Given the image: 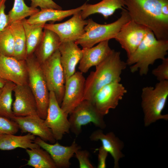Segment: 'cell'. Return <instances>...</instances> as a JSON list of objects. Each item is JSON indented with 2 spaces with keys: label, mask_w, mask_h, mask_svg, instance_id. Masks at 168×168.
<instances>
[{
  "label": "cell",
  "mask_w": 168,
  "mask_h": 168,
  "mask_svg": "<svg viewBox=\"0 0 168 168\" xmlns=\"http://www.w3.org/2000/svg\"><path fill=\"white\" fill-rule=\"evenodd\" d=\"M40 65L49 90L54 93L60 105L64 94L65 80L58 49Z\"/></svg>",
  "instance_id": "obj_8"
},
{
  "label": "cell",
  "mask_w": 168,
  "mask_h": 168,
  "mask_svg": "<svg viewBox=\"0 0 168 168\" xmlns=\"http://www.w3.org/2000/svg\"><path fill=\"white\" fill-rule=\"evenodd\" d=\"M89 138L92 141H100L102 146L111 155L114 160V168H119V161L124 156L122 152L123 142L113 132L104 134L101 129L94 131Z\"/></svg>",
  "instance_id": "obj_20"
},
{
  "label": "cell",
  "mask_w": 168,
  "mask_h": 168,
  "mask_svg": "<svg viewBox=\"0 0 168 168\" xmlns=\"http://www.w3.org/2000/svg\"><path fill=\"white\" fill-rule=\"evenodd\" d=\"M7 0H0V31L9 26L7 14L5 12V3Z\"/></svg>",
  "instance_id": "obj_35"
},
{
  "label": "cell",
  "mask_w": 168,
  "mask_h": 168,
  "mask_svg": "<svg viewBox=\"0 0 168 168\" xmlns=\"http://www.w3.org/2000/svg\"><path fill=\"white\" fill-rule=\"evenodd\" d=\"M74 155L78 161L80 168H95L89 160L90 154L88 151L78 150Z\"/></svg>",
  "instance_id": "obj_33"
},
{
  "label": "cell",
  "mask_w": 168,
  "mask_h": 168,
  "mask_svg": "<svg viewBox=\"0 0 168 168\" xmlns=\"http://www.w3.org/2000/svg\"><path fill=\"white\" fill-rule=\"evenodd\" d=\"M149 30L131 19L122 26L114 39L125 50L128 58L135 51Z\"/></svg>",
  "instance_id": "obj_10"
},
{
  "label": "cell",
  "mask_w": 168,
  "mask_h": 168,
  "mask_svg": "<svg viewBox=\"0 0 168 168\" xmlns=\"http://www.w3.org/2000/svg\"><path fill=\"white\" fill-rule=\"evenodd\" d=\"M14 43L13 57L19 60H26L27 57L26 40L22 21L13 22L8 26Z\"/></svg>",
  "instance_id": "obj_25"
},
{
  "label": "cell",
  "mask_w": 168,
  "mask_h": 168,
  "mask_svg": "<svg viewBox=\"0 0 168 168\" xmlns=\"http://www.w3.org/2000/svg\"><path fill=\"white\" fill-rule=\"evenodd\" d=\"M109 41H102L91 47L82 48V56L78 67L80 72H87L91 68L100 64L114 50L110 47Z\"/></svg>",
  "instance_id": "obj_18"
},
{
  "label": "cell",
  "mask_w": 168,
  "mask_h": 168,
  "mask_svg": "<svg viewBox=\"0 0 168 168\" xmlns=\"http://www.w3.org/2000/svg\"><path fill=\"white\" fill-rule=\"evenodd\" d=\"M61 42L54 32L44 29L42 38L34 54L38 61L42 63L58 49Z\"/></svg>",
  "instance_id": "obj_22"
},
{
  "label": "cell",
  "mask_w": 168,
  "mask_h": 168,
  "mask_svg": "<svg viewBox=\"0 0 168 168\" xmlns=\"http://www.w3.org/2000/svg\"><path fill=\"white\" fill-rule=\"evenodd\" d=\"M69 114L70 131L76 136L82 133V126L89 123H92L101 129L106 127L104 116L99 112L90 100L82 101Z\"/></svg>",
  "instance_id": "obj_7"
},
{
  "label": "cell",
  "mask_w": 168,
  "mask_h": 168,
  "mask_svg": "<svg viewBox=\"0 0 168 168\" xmlns=\"http://www.w3.org/2000/svg\"><path fill=\"white\" fill-rule=\"evenodd\" d=\"M0 77L16 85L27 84L28 72L26 60L0 54Z\"/></svg>",
  "instance_id": "obj_14"
},
{
  "label": "cell",
  "mask_w": 168,
  "mask_h": 168,
  "mask_svg": "<svg viewBox=\"0 0 168 168\" xmlns=\"http://www.w3.org/2000/svg\"><path fill=\"white\" fill-rule=\"evenodd\" d=\"M35 135L28 133L23 136L5 134L0 135V150L9 151L21 148L26 150L39 147L34 142Z\"/></svg>",
  "instance_id": "obj_24"
},
{
  "label": "cell",
  "mask_w": 168,
  "mask_h": 168,
  "mask_svg": "<svg viewBox=\"0 0 168 168\" xmlns=\"http://www.w3.org/2000/svg\"><path fill=\"white\" fill-rule=\"evenodd\" d=\"M16 85L7 81L0 93V116L11 120L15 116L12 110V93Z\"/></svg>",
  "instance_id": "obj_28"
},
{
  "label": "cell",
  "mask_w": 168,
  "mask_h": 168,
  "mask_svg": "<svg viewBox=\"0 0 168 168\" xmlns=\"http://www.w3.org/2000/svg\"><path fill=\"white\" fill-rule=\"evenodd\" d=\"M13 92L15 100L12 110L15 116L38 115L36 101L28 84L16 85Z\"/></svg>",
  "instance_id": "obj_16"
},
{
  "label": "cell",
  "mask_w": 168,
  "mask_h": 168,
  "mask_svg": "<svg viewBox=\"0 0 168 168\" xmlns=\"http://www.w3.org/2000/svg\"><path fill=\"white\" fill-rule=\"evenodd\" d=\"M168 40H159L149 30L134 52L127 58L126 63L130 70L139 71L141 76L147 74L149 67L158 59L162 60L168 54Z\"/></svg>",
  "instance_id": "obj_3"
},
{
  "label": "cell",
  "mask_w": 168,
  "mask_h": 168,
  "mask_svg": "<svg viewBox=\"0 0 168 168\" xmlns=\"http://www.w3.org/2000/svg\"><path fill=\"white\" fill-rule=\"evenodd\" d=\"M19 129L18 125L14 121L0 116V135L5 134H15Z\"/></svg>",
  "instance_id": "obj_31"
},
{
  "label": "cell",
  "mask_w": 168,
  "mask_h": 168,
  "mask_svg": "<svg viewBox=\"0 0 168 168\" xmlns=\"http://www.w3.org/2000/svg\"><path fill=\"white\" fill-rule=\"evenodd\" d=\"M131 19L151 30L159 40H168V18L161 12L168 0H124Z\"/></svg>",
  "instance_id": "obj_1"
},
{
  "label": "cell",
  "mask_w": 168,
  "mask_h": 168,
  "mask_svg": "<svg viewBox=\"0 0 168 168\" xmlns=\"http://www.w3.org/2000/svg\"><path fill=\"white\" fill-rule=\"evenodd\" d=\"M161 12L163 16L168 18V2L164 3L162 6Z\"/></svg>",
  "instance_id": "obj_37"
},
{
  "label": "cell",
  "mask_w": 168,
  "mask_h": 168,
  "mask_svg": "<svg viewBox=\"0 0 168 168\" xmlns=\"http://www.w3.org/2000/svg\"><path fill=\"white\" fill-rule=\"evenodd\" d=\"M2 88H0V93H1V92L2 91Z\"/></svg>",
  "instance_id": "obj_39"
},
{
  "label": "cell",
  "mask_w": 168,
  "mask_h": 168,
  "mask_svg": "<svg viewBox=\"0 0 168 168\" xmlns=\"http://www.w3.org/2000/svg\"><path fill=\"white\" fill-rule=\"evenodd\" d=\"M12 120L16 123L22 133H30L51 143L56 142L51 129L46 125L45 120L38 115L15 116Z\"/></svg>",
  "instance_id": "obj_17"
},
{
  "label": "cell",
  "mask_w": 168,
  "mask_h": 168,
  "mask_svg": "<svg viewBox=\"0 0 168 168\" xmlns=\"http://www.w3.org/2000/svg\"><path fill=\"white\" fill-rule=\"evenodd\" d=\"M7 82V81L0 77V88H2Z\"/></svg>",
  "instance_id": "obj_38"
},
{
  "label": "cell",
  "mask_w": 168,
  "mask_h": 168,
  "mask_svg": "<svg viewBox=\"0 0 168 168\" xmlns=\"http://www.w3.org/2000/svg\"><path fill=\"white\" fill-rule=\"evenodd\" d=\"M98 150L99 152L97 167L98 168H105L106 167V159L109 153L104 149L102 146L100 147Z\"/></svg>",
  "instance_id": "obj_36"
},
{
  "label": "cell",
  "mask_w": 168,
  "mask_h": 168,
  "mask_svg": "<svg viewBox=\"0 0 168 168\" xmlns=\"http://www.w3.org/2000/svg\"><path fill=\"white\" fill-rule=\"evenodd\" d=\"M31 6L34 8L40 7L41 9H54L62 10V7L53 0H30Z\"/></svg>",
  "instance_id": "obj_34"
},
{
  "label": "cell",
  "mask_w": 168,
  "mask_h": 168,
  "mask_svg": "<svg viewBox=\"0 0 168 168\" xmlns=\"http://www.w3.org/2000/svg\"><path fill=\"white\" fill-rule=\"evenodd\" d=\"M86 4L85 3L75 8L66 10L50 8L41 9L40 10L30 16L28 19H26V21L30 24H45L49 21H60L81 11Z\"/></svg>",
  "instance_id": "obj_21"
},
{
  "label": "cell",
  "mask_w": 168,
  "mask_h": 168,
  "mask_svg": "<svg viewBox=\"0 0 168 168\" xmlns=\"http://www.w3.org/2000/svg\"><path fill=\"white\" fill-rule=\"evenodd\" d=\"M85 79L82 73L77 71L65 81L64 94L60 106L68 115L84 100Z\"/></svg>",
  "instance_id": "obj_12"
},
{
  "label": "cell",
  "mask_w": 168,
  "mask_h": 168,
  "mask_svg": "<svg viewBox=\"0 0 168 168\" xmlns=\"http://www.w3.org/2000/svg\"><path fill=\"white\" fill-rule=\"evenodd\" d=\"M29 156L26 165L34 168H56L49 154L39 147L26 149Z\"/></svg>",
  "instance_id": "obj_27"
},
{
  "label": "cell",
  "mask_w": 168,
  "mask_h": 168,
  "mask_svg": "<svg viewBox=\"0 0 168 168\" xmlns=\"http://www.w3.org/2000/svg\"><path fill=\"white\" fill-rule=\"evenodd\" d=\"M120 14L117 20L108 24H100L92 19L87 20L84 33L75 42L82 48H90L102 41L114 39L122 26L131 20L125 8L122 9Z\"/></svg>",
  "instance_id": "obj_5"
},
{
  "label": "cell",
  "mask_w": 168,
  "mask_h": 168,
  "mask_svg": "<svg viewBox=\"0 0 168 168\" xmlns=\"http://www.w3.org/2000/svg\"><path fill=\"white\" fill-rule=\"evenodd\" d=\"M127 66L121 59L120 52L114 50L85 79L84 100H91L97 91L106 85L120 82L121 74Z\"/></svg>",
  "instance_id": "obj_2"
},
{
  "label": "cell",
  "mask_w": 168,
  "mask_h": 168,
  "mask_svg": "<svg viewBox=\"0 0 168 168\" xmlns=\"http://www.w3.org/2000/svg\"><path fill=\"white\" fill-rule=\"evenodd\" d=\"M39 11L37 8L27 6L24 0H14L13 7L7 14L9 25L13 22L22 21Z\"/></svg>",
  "instance_id": "obj_29"
},
{
  "label": "cell",
  "mask_w": 168,
  "mask_h": 168,
  "mask_svg": "<svg viewBox=\"0 0 168 168\" xmlns=\"http://www.w3.org/2000/svg\"><path fill=\"white\" fill-rule=\"evenodd\" d=\"M14 40L8 26L0 31V54L8 57H13Z\"/></svg>",
  "instance_id": "obj_30"
},
{
  "label": "cell",
  "mask_w": 168,
  "mask_h": 168,
  "mask_svg": "<svg viewBox=\"0 0 168 168\" xmlns=\"http://www.w3.org/2000/svg\"><path fill=\"white\" fill-rule=\"evenodd\" d=\"M27 84L35 99L38 115L46 118L49 103V91L41 67L34 54L27 57Z\"/></svg>",
  "instance_id": "obj_6"
},
{
  "label": "cell",
  "mask_w": 168,
  "mask_h": 168,
  "mask_svg": "<svg viewBox=\"0 0 168 168\" xmlns=\"http://www.w3.org/2000/svg\"><path fill=\"white\" fill-rule=\"evenodd\" d=\"M78 45L74 42H62L58 48L65 81L75 72L76 68L82 58V50Z\"/></svg>",
  "instance_id": "obj_19"
},
{
  "label": "cell",
  "mask_w": 168,
  "mask_h": 168,
  "mask_svg": "<svg viewBox=\"0 0 168 168\" xmlns=\"http://www.w3.org/2000/svg\"><path fill=\"white\" fill-rule=\"evenodd\" d=\"M34 142L49 154L56 167L58 168L70 167L71 158L77 151L81 149V147L75 141L70 146H65L58 142L55 143H49L37 137Z\"/></svg>",
  "instance_id": "obj_15"
},
{
  "label": "cell",
  "mask_w": 168,
  "mask_h": 168,
  "mask_svg": "<svg viewBox=\"0 0 168 168\" xmlns=\"http://www.w3.org/2000/svg\"><path fill=\"white\" fill-rule=\"evenodd\" d=\"M68 115L61 109L54 93L49 91V103L45 120L56 140H61L63 135L69 133L70 124Z\"/></svg>",
  "instance_id": "obj_11"
},
{
  "label": "cell",
  "mask_w": 168,
  "mask_h": 168,
  "mask_svg": "<svg viewBox=\"0 0 168 168\" xmlns=\"http://www.w3.org/2000/svg\"><path fill=\"white\" fill-rule=\"evenodd\" d=\"M22 21L26 38L27 57L34 54L39 44L43 35L45 24H30L26 19Z\"/></svg>",
  "instance_id": "obj_26"
},
{
  "label": "cell",
  "mask_w": 168,
  "mask_h": 168,
  "mask_svg": "<svg viewBox=\"0 0 168 168\" xmlns=\"http://www.w3.org/2000/svg\"><path fill=\"white\" fill-rule=\"evenodd\" d=\"M168 97V80L159 81L154 87L146 86L142 89L141 106L145 127L160 119L168 120V114H162Z\"/></svg>",
  "instance_id": "obj_4"
},
{
  "label": "cell",
  "mask_w": 168,
  "mask_h": 168,
  "mask_svg": "<svg viewBox=\"0 0 168 168\" xmlns=\"http://www.w3.org/2000/svg\"><path fill=\"white\" fill-rule=\"evenodd\" d=\"M125 8L124 0H102L94 4H86L81 12L82 18L85 19L89 16L98 13L107 19L116 10Z\"/></svg>",
  "instance_id": "obj_23"
},
{
  "label": "cell",
  "mask_w": 168,
  "mask_h": 168,
  "mask_svg": "<svg viewBox=\"0 0 168 168\" xmlns=\"http://www.w3.org/2000/svg\"><path fill=\"white\" fill-rule=\"evenodd\" d=\"M152 73L159 82L168 80V58L162 60V63L153 69Z\"/></svg>",
  "instance_id": "obj_32"
},
{
  "label": "cell",
  "mask_w": 168,
  "mask_h": 168,
  "mask_svg": "<svg viewBox=\"0 0 168 168\" xmlns=\"http://www.w3.org/2000/svg\"><path fill=\"white\" fill-rule=\"evenodd\" d=\"M127 92L120 82L111 83L101 88L94 95L91 101L97 110L103 115L107 114L111 109L115 108L119 101Z\"/></svg>",
  "instance_id": "obj_9"
},
{
  "label": "cell",
  "mask_w": 168,
  "mask_h": 168,
  "mask_svg": "<svg viewBox=\"0 0 168 168\" xmlns=\"http://www.w3.org/2000/svg\"><path fill=\"white\" fill-rule=\"evenodd\" d=\"M81 12L76 13L70 19L62 23H45L44 28L55 33L59 37L61 43L75 42L84 33V27L87 24V20L82 19Z\"/></svg>",
  "instance_id": "obj_13"
}]
</instances>
